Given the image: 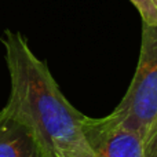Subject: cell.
<instances>
[{"label":"cell","mask_w":157,"mask_h":157,"mask_svg":"<svg viewBox=\"0 0 157 157\" xmlns=\"http://www.w3.org/2000/svg\"><path fill=\"white\" fill-rule=\"evenodd\" d=\"M2 43L10 75V97L3 109L35 132L48 157H94L83 132L84 114L63 95L24 35L7 29Z\"/></svg>","instance_id":"obj_1"},{"label":"cell","mask_w":157,"mask_h":157,"mask_svg":"<svg viewBox=\"0 0 157 157\" xmlns=\"http://www.w3.org/2000/svg\"><path fill=\"white\" fill-rule=\"evenodd\" d=\"M157 113V26L142 24L139 58L123 99L109 116L119 124L145 135Z\"/></svg>","instance_id":"obj_2"},{"label":"cell","mask_w":157,"mask_h":157,"mask_svg":"<svg viewBox=\"0 0 157 157\" xmlns=\"http://www.w3.org/2000/svg\"><path fill=\"white\" fill-rule=\"evenodd\" d=\"M83 132L94 157H145L144 136L119 124L109 114L103 117L84 114Z\"/></svg>","instance_id":"obj_3"},{"label":"cell","mask_w":157,"mask_h":157,"mask_svg":"<svg viewBox=\"0 0 157 157\" xmlns=\"http://www.w3.org/2000/svg\"><path fill=\"white\" fill-rule=\"evenodd\" d=\"M0 157H48V155L25 123L2 109Z\"/></svg>","instance_id":"obj_4"},{"label":"cell","mask_w":157,"mask_h":157,"mask_svg":"<svg viewBox=\"0 0 157 157\" xmlns=\"http://www.w3.org/2000/svg\"><path fill=\"white\" fill-rule=\"evenodd\" d=\"M141 14L142 24L157 26V0H130Z\"/></svg>","instance_id":"obj_5"},{"label":"cell","mask_w":157,"mask_h":157,"mask_svg":"<svg viewBox=\"0 0 157 157\" xmlns=\"http://www.w3.org/2000/svg\"><path fill=\"white\" fill-rule=\"evenodd\" d=\"M144 155L145 157H157V113L145 131Z\"/></svg>","instance_id":"obj_6"}]
</instances>
